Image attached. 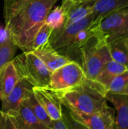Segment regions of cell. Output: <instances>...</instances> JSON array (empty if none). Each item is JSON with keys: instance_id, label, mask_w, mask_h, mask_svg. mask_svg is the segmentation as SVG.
Listing matches in <instances>:
<instances>
[{"instance_id": "obj_2", "label": "cell", "mask_w": 128, "mask_h": 129, "mask_svg": "<svg viewBox=\"0 0 128 129\" xmlns=\"http://www.w3.org/2000/svg\"><path fill=\"white\" fill-rule=\"evenodd\" d=\"M55 93L62 105L72 112L88 114L108 107L106 90L96 81L88 78L75 87Z\"/></svg>"}, {"instance_id": "obj_26", "label": "cell", "mask_w": 128, "mask_h": 129, "mask_svg": "<svg viewBox=\"0 0 128 129\" xmlns=\"http://www.w3.org/2000/svg\"><path fill=\"white\" fill-rule=\"evenodd\" d=\"M49 129H67L63 119H60L57 121H52Z\"/></svg>"}, {"instance_id": "obj_5", "label": "cell", "mask_w": 128, "mask_h": 129, "mask_svg": "<svg viewBox=\"0 0 128 129\" xmlns=\"http://www.w3.org/2000/svg\"><path fill=\"white\" fill-rule=\"evenodd\" d=\"M99 37L106 44L128 36V7L103 18L97 25Z\"/></svg>"}, {"instance_id": "obj_24", "label": "cell", "mask_w": 128, "mask_h": 129, "mask_svg": "<svg viewBox=\"0 0 128 129\" xmlns=\"http://www.w3.org/2000/svg\"><path fill=\"white\" fill-rule=\"evenodd\" d=\"M63 119L65 122L67 129H90L83 124L74 119L70 115L69 110L66 107L64 109L63 108Z\"/></svg>"}, {"instance_id": "obj_3", "label": "cell", "mask_w": 128, "mask_h": 129, "mask_svg": "<svg viewBox=\"0 0 128 129\" xmlns=\"http://www.w3.org/2000/svg\"><path fill=\"white\" fill-rule=\"evenodd\" d=\"M20 78L27 80L33 87H48L51 72L32 52L25 51L16 56L11 61Z\"/></svg>"}, {"instance_id": "obj_9", "label": "cell", "mask_w": 128, "mask_h": 129, "mask_svg": "<svg viewBox=\"0 0 128 129\" xmlns=\"http://www.w3.org/2000/svg\"><path fill=\"white\" fill-rule=\"evenodd\" d=\"M33 94L52 121L63 118V105L54 91L48 87H34Z\"/></svg>"}, {"instance_id": "obj_25", "label": "cell", "mask_w": 128, "mask_h": 129, "mask_svg": "<svg viewBox=\"0 0 128 129\" xmlns=\"http://www.w3.org/2000/svg\"><path fill=\"white\" fill-rule=\"evenodd\" d=\"M3 122L2 129H17L12 118L8 113H3Z\"/></svg>"}, {"instance_id": "obj_28", "label": "cell", "mask_w": 128, "mask_h": 129, "mask_svg": "<svg viewBox=\"0 0 128 129\" xmlns=\"http://www.w3.org/2000/svg\"><path fill=\"white\" fill-rule=\"evenodd\" d=\"M2 122H3V115L0 109V129H2Z\"/></svg>"}, {"instance_id": "obj_21", "label": "cell", "mask_w": 128, "mask_h": 129, "mask_svg": "<svg viewBox=\"0 0 128 129\" xmlns=\"http://www.w3.org/2000/svg\"><path fill=\"white\" fill-rule=\"evenodd\" d=\"M106 94L128 95V69L118 76L110 83Z\"/></svg>"}, {"instance_id": "obj_8", "label": "cell", "mask_w": 128, "mask_h": 129, "mask_svg": "<svg viewBox=\"0 0 128 129\" xmlns=\"http://www.w3.org/2000/svg\"><path fill=\"white\" fill-rule=\"evenodd\" d=\"M69 111L74 119L88 128L113 129L115 111L109 106L100 111L88 114Z\"/></svg>"}, {"instance_id": "obj_12", "label": "cell", "mask_w": 128, "mask_h": 129, "mask_svg": "<svg viewBox=\"0 0 128 129\" xmlns=\"http://www.w3.org/2000/svg\"><path fill=\"white\" fill-rule=\"evenodd\" d=\"M95 0L73 1L63 0L61 6L66 11V22L65 26L76 23L92 14Z\"/></svg>"}, {"instance_id": "obj_29", "label": "cell", "mask_w": 128, "mask_h": 129, "mask_svg": "<svg viewBox=\"0 0 128 129\" xmlns=\"http://www.w3.org/2000/svg\"><path fill=\"white\" fill-rule=\"evenodd\" d=\"M124 43H125V45H126V48H127V55H128V36L124 38ZM128 67V66H127Z\"/></svg>"}, {"instance_id": "obj_18", "label": "cell", "mask_w": 128, "mask_h": 129, "mask_svg": "<svg viewBox=\"0 0 128 129\" xmlns=\"http://www.w3.org/2000/svg\"><path fill=\"white\" fill-rule=\"evenodd\" d=\"M108 48L113 60L128 66V55L124 39H118L107 44Z\"/></svg>"}, {"instance_id": "obj_20", "label": "cell", "mask_w": 128, "mask_h": 129, "mask_svg": "<svg viewBox=\"0 0 128 129\" xmlns=\"http://www.w3.org/2000/svg\"><path fill=\"white\" fill-rule=\"evenodd\" d=\"M23 102L31 109L32 113L35 114V116L45 125L50 127L52 120L45 110V109L41 107V105L38 103L37 99L35 98L33 91L31 92L26 98L23 101Z\"/></svg>"}, {"instance_id": "obj_22", "label": "cell", "mask_w": 128, "mask_h": 129, "mask_svg": "<svg viewBox=\"0 0 128 129\" xmlns=\"http://www.w3.org/2000/svg\"><path fill=\"white\" fill-rule=\"evenodd\" d=\"M17 48L11 38L0 42V71L7 63L12 61Z\"/></svg>"}, {"instance_id": "obj_4", "label": "cell", "mask_w": 128, "mask_h": 129, "mask_svg": "<svg viewBox=\"0 0 128 129\" xmlns=\"http://www.w3.org/2000/svg\"><path fill=\"white\" fill-rule=\"evenodd\" d=\"M81 67L86 77L94 80L103 66L112 60L106 42L98 36L91 38L81 48Z\"/></svg>"}, {"instance_id": "obj_1", "label": "cell", "mask_w": 128, "mask_h": 129, "mask_svg": "<svg viewBox=\"0 0 128 129\" xmlns=\"http://www.w3.org/2000/svg\"><path fill=\"white\" fill-rule=\"evenodd\" d=\"M57 0H4L5 29L14 44L32 51L33 39Z\"/></svg>"}, {"instance_id": "obj_30", "label": "cell", "mask_w": 128, "mask_h": 129, "mask_svg": "<svg viewBox=\"0 0 128 129\" xmlns=\"http://www.w3.org/2000/svg\"><path fill=\"white\" fill-rule=\"evenodd\" d=\"M73 1H77V2H78V1H87V0H73Z\"/></svg>"}, {"instance_id": "obj_27", "label": "cell", "mask_w": 128, "mask_h": 129, "mask_svg": "<svg viewBox=\"0 0 128 129\" xmlns=\"http://www.w3.org/2000/svg\"><path fill=\"white\" fill-rule=\"evenodd\" d=\"M10 34L8 33V32L7 31V29L5 28H2L0 26V42L2 41H5L7 40L8 39H10Z\"/></svg>"}, {"instance_id": "obj_13", "label": "cell", "mask_w": 128, "mask_h": 129, "mask_svg": "<svg viewBox=\"0 0 128 129\" xmlns=\"http://www.w3.org/2000/svg\"><path fill=\"white\" fill-rule=\"evenodd\" d=\"M32 51L43 62L51 73L71 61L54 50L49 42Z\"/></svg>"}, {"instance_id": "obj_7", "label": "cell", "mask_w": 128, "mask_h": 129, "mask_svg": "<svg viewBox=\"0 0 128 129\" xmlns=\"http://www.w3.org/2000/svg\"><path fill=\"white\" fill-rule=\"evenodd\" d=\"M95 20L96 18L94 15L91 14L80 21L64 26L60 29L53 30L49 37L48 42L52 48L60 54L75 38L79 31L91 26Z\"/></svg>"}, {"instance_id": "obj_17", "label": "cell", "mask_w": 128, "mask_h": 129, "mask_svg": "<svg viewBox=\"0 0 128 129\" xmlns=\"http://www.w3.org/2000/svg\"><path fill=\"white\" fill-rule=\"evenodd\" d=\"M128 7V0H95L92 14L96 20H102L109 14Z\"/></svg>"}, {"instance_id": "obj_10", "label": "cell", "mask_w": 128, "mask_h": 129, "mask_svg": "<svg viewBox=\"0 0 128 129\" xmlns=\"http://www.w3.org/2000/svg\"><path fill=\"white\" fill-rule=\"evenodd\" d=\"M33 88L27 80L20 78L9 94L2 100V113H6L17 110L26 97L32 92Z\"/></svg>"}, {"instance_id": "obj_23", "label": "cell", "mask_w": 128, "mask_h": 129, "mask_svg": "<svg viewBox=\"0 0 128 129\" xmlns=\"http://www.w3.org/2000/svg\"><path fill=\"white\" fill-rule=\"evenodd\" d=\"M52 29L48 26L47 24L44 23L40 29H38V31L37 32V33L35 34L33 41H32V51L36 49L37 48L40 47L41 45H45V43H47L48 42L49 37L52 33Z\"/></svg>"}, {"instance_id": "obj_11", "label": "cell", "mask_w": 128, "mask_h": 129, "mask_svg": "<svg viewBox=\"0 0 128 129\" xmlns=\"http://www.w3.org/2000/svg\"><path fill=\"white\" fill-rule=\"evenodd\" d=\"M8 113L14 122L17 129H49V127L42 123L32 113L31 109L23 102L15 110Z\"/></svg>"}, {"instance_id": "obj_15", "label": "cell", "mask_w": 128, "mask_h": 129, "mask_svg": "<svg viewBox=\"0 0 128 129\" xmlns=\"http://www.w3.org/2000/svg\"><path fill=\"white\" fill-rule=\"evenodd\" d=\"M127 69L128 67L127 66L111 60L103 66L94 81L100 84L106 91L110 83L118 76H119Z\"/></svg>"}, {"instance_id": "obj_19", "label": "cell", "mask_w": 128, "mask_h": 129, "mask_svg": "<svg viewBox=\"0 0 128 129\" xmlns=\"http://www.w3.org/2000/svg\"><path fill=\"white\" fill-rule=\"evenodd\" d=\"M66 22V11L61 6L52 8L48 14L45 23L50 26L52 30H57L63 28Z\"/></svg>"}, {"instance_id": "obj_16", "label": "cell", "mask_w": 128, "mask_h": 129, "mask_svg": "<svg viewBox=\"0 0 128 129\" xmlns=\"http://www.w3.org/2000/svg\"><path fill=\"white\" fill-rule=\"evenodd\" d=\"M12 62L7 63L0 71V100L7 97L20 79Z\"/></svg>"}, {"instance_id": "obj_14", "label": "cell", "mask_w": 128, "mask_h": 129, "mask_svg": "<svg viewBox=\"0 0 128 129\" xmlns=\"http://www.w3.org/2000/svg\"><path fill=\"white\" fill-rule=\"evenodd\" d=\"M106 99L115 107L113 129H128V95L106 94Z\"/></svg>"}, {"instance_id": "obj_6", "label": "cell", "mask_w": 128, "mask_h": 129, "mask_svg": "<svg viewBox=\"0 0 128 129\" xmlns=\"http://www.w3.org/2000/svg\"><path fill=\"white\" fill-rule=\"evenodd\" d=\"M86 78L81 66L70 61L51 73L48 88L54 91H64L80 85Z\"/></svg>"}]
</instances>
